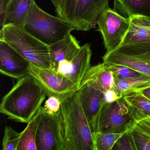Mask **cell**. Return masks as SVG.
I'll return each instance as SVG.
<instances>
[{
    "label": "cell",
    "instance_id": "obj_12",
    "mask_svg": "<svg viewBox=\"0 0 150 150\" xmlns=\"http://www.w3.org/2000/svg\"><path fill=\"white\" fill-rule=\"evenodd\" d=\"M30 63L5 41L0 40V72L19 79L30 74Z\"/></svg>",
    "mask_w": 150,
    "mask_h": 150
},
{
    "label": "cell",
    "instance_id": "obj_24",
    "mask_svg": "<svg viewBox=\"0 0 150 150\" xmlns=\"http://www.w3.org/2000/svg\"><path fill=\"white\" fill-rule=\"evenodd\" d=\"M137 150H150V137L134 127L131 130Z\"/></svg>",
    "mask_w": 150,
    "mask_h": 150
},
{
    "label": "cell",
    "instance_id": "obj_23",
    "mask_svg": "<svg viewBox=\"0 0 150 150\" xmlns=\"http://www.w3.org/2000/svg\"><path fill=\"white\" fill-rule=\"evenodd\" d=\"M108 66L110 71L112 72L115 79L134 78L143 74L133 69L123 66L112 65Z\"/></svg>",
    "mask_w": 150,
    "mask_h": 150
},
{
    "label": "cell",
    "instance_id": "obj_4",
    "mask_svg": "<svg viewBox=\"0 0 150 150\" xmlns=\"http://www.w3.org/2000/svg\"><path fill=\"white\" fill-rule=\"evenodd\" d=\"M0 40L9 44L32 64L50 69L49 46L30 35L23 27L6 24L0 30Z\"/></svg>",
    "mask_w": 150,
    "mask_h": 150
},
{
    "label": "cell",
    "instance_id": "obj_18",
    "mask_svg": "<svg viewBox=\"0 0 150 150\" xmlns=\"http://www.w3.org/2000/svg\"><path fill=\"white\" fill-rule=\"evenodd\" d=\"M150 87V76L143 74L138 77L115 79L113 89L119 97L125 92L140 90Z\"/></svg>",
    "mask_w": 150,
    "mask_h": 150
},
{
    "label": "cell",
    "instance_id": "obj_14",
    "mask_svg": "<svg viewBox=\"0 0 150 150\" xmlns=\"http://www.w3.org/2000/svg\"><path fill=\"white\" fill-rule=\"evenodd\" d=\"M86 83L91 84L104 93L113 88L115 79L108 66L103 63L88 68L82 79L80 86Z\"/></svg>",
    "mask_w": 150,
    "mask_h": 150
},
{
    "label": "cell",
    "instance_id": "obj_10",
    "mask_svg": "<svg viewBox=\"0 0 150 150\" xmlns=\"http://www.w3.org/2000/svg\"><path fill=\"white\" fill-rule=\"evenodd\" d=\"M59 112L56 114H50L43 106L38 112L36 121L38 150H63Z\"/></svg>",
    "mask_w": 150,
    "mask_h": 150
},
{
    "label": "cell",
    "instance_id": "obj_8",
    "mask_svg": "<svg viewBox=\"0 0 150 150\" xmlns=\"http://www.w3.org/2000/svg\"><path fill=\"white\" fill-rule=\"evenodd\" d=\"M137 123L126 103L120 97L111 103H104L102 106L96 119V134L124 133Z\"/></svg>",
    "mask_w": 150,
    "mask_h": 150
},
{
    "label": "cell",
    "instance_id": "obj_2",
    "mask_svg": "<svg viewBox=\"0 0 150 150\" xmlns=\"http://www.w3.org/2000/svg\"><path fill=\"white\" fill-rule=\"evenodd\" d=\"M47 94L30 74L18 79L2 98L0 112L9 119L28 123L38 112Z\"/></svg>",
    "mask_w": 150,
    "mask_h": 150
},
{
    "label": "cell",
    "instance_id": "obj_5",
    "mask_svg": "<svg viewBox=\"0 0 150 150\" xmlns=\"http://www.w3.org/2000/svg\"><path fill=\"white\" fill-rule=\"evenodd\" d=\"M23 28L26 31L48 46L66 37L75 30L58 16L51 15L35 2L31 6Z\"/></svg>",
    "mask_w": 150,
    "mask_h": 150
},
{
    "label": "cell",
    "instance_id": "obj_20",
    "mask_svg": "<svg viewBox=\"0 0 150 150\" xmlns=\"http://www.w3.org/2000/svg\"><path fill=\"white\" fill-rule=\"evenodd\" d=\"M122 12L127 17L139 15L150 18V0H123Z\"/></svg>",
    "mask_w": 150,
    "mask_h": 150
},
{
    "label": "cell",
    "instance_id": "obj_17",
    "mask_svg": "<svg viewBox=\"0 0 150 150\" xmlns=\"http://www.w3.org/2000/svg\"><path fill=\"white\" fill-rule=\"evenodd\" d=\"M35 0H9L6 15V24L24 26L30 9Z\"/></svg>",
    "mask_w": 150,
    "mask_h": 150
},
{
    "label": "cell",
    "instance_id": "obj_7",
    "mask_svg": "<svg viewBox=\"0 0 150 150\" xmlns=\"http://www.w3.org/2000/svg\"><path fill=\"white\" fill-rule=\"evenodd\" d=\"M102 59L107 65L123 66L150 76V41L121 45Z\"/></svg>",
    "mask_w": 150,
    "mask_h": 150
},
{
    "label": "cell",
    "instance_id": "obj_29",
    "mask_svg": "<svg viewBox=\"0 0 150 150\" xmlns=\"http://www.w3.org/2000/svg\"><path fill=\"white\" fill-rule=\"evenodd\" d=\"M119 98L120 97L118 96L117 94L113 88L105 91L103 94V100L104 102L107 103H111L116 100Z\"/></svg>",
    "mask_w": 150,
    "mask_h": 150
},
{
    "label": "cell",
    "instance_id": "obj_1",
    "mask_svg": "<svg viewBox=\"0 0 150 150\" xmlns=\"http://www.w3.org/2000/svg\"><path fill=\"white\" fill-rule=\"evenodd\" d=\"M59 115L63 150H96L95 138L81 105L79 90L62 101Z\"/></svg>",
    "mask_w": 150,
    "mask_h": 150
},
{
    "label": "cell",
    "instance_id": "obj_21",
    "mask_svg": "<svg viewBox=\"0 0 150 150\" xmlns=\"http://www.w3.org/2000/svg\"><path fill=\"white\" fill-rule=\"evenodd\" d=\"M124 133H96L95 139L96 150H112L118 139Z\"/></svg>",
    "mask_w": 150,
    "mask_h": 150
},
{
    "label": "cell",
    "instance_id": "obj_13",
    "mask_svg": "<svg viewBox=\"0 0 150 150\" xmlns=\"http://www.w3.org/2000/svg\"><path fill=\"white\" fill-rule=\"evenodd\" d=\"M79 92L81 105L95 138L96 119L102 106L105 103L104 92L88 83L80 86Z\"/></svg>",
    "mask_w": 150,
    "mask_h": 150
},
{
    "label": "cell",
    "instance_id": "obj_19",
    "mask_svg": "<svg viewBox=\"0 0 150 150\" xmlns=\"http://www.w3.org/2000/svg\"><path fill=\"white\" fill-rule=\"evenodd\" d=\"M38 112L28 123L24 130L20 134L16 150H38L36 144V121Z\"/></svg>",
    "mask_w": 150,
    "mask_h": 150
},
{
    "label": "cell",
    "instance_id": "obj_16",
    "mask_svg": "<svg viewBox=\"0 0 150 150\" xmlns=\"http://www.w3.org/2000/svg\"><path fill=\"white\" fill-rule=\"evenodd\" d=\"M123 100L137 123L150 117V100L140 90L125 92L122 96Z\"/></svg>",
    "mask_w": 150,
    "mask_h": 150
},
{
    "label": "cell",
    "instance_id": "obj_3",
    "mask_svg": "<svg viewBox=\"0 0 150 150\" xmlns=\"http://www.w3.org/2000/svg\"><path fill=\"white\" fill-rule=\"evenodd\" d=\"M50 69L70 79L80 87L86 73L90 67L91 45H80L70 33L63 40L49 46Z\"/></svg>",
    "mask_w": 150,
    "mask_h": 150
},
{
    "label": "cell",
    "instance_id": "obj_32",
    "mask_svg": "<svg viewBox=\"0 0 150 150\" xmlns=\"http://www.w3.org/2000/svg\"><path fill=\"white\" fill-rule=\"evenodd\" d=\"M63 0H51L55 8H57L62 3Z\"/></svg>",
    "mask_w": 150,
    "mask_h": 150
},
{
    "label": "cell",
    "instance_id": "obj_6",
    "mask_svg": "<svg viewBox=\"0 0 150 150\" xmlns=\"http://www.w3.org/2000/svg\"><path fill=\"white\" fill-rule=\"evenodd\" d=\"M109 0H63L56 8L58 17L76 30L88 31L100 13L109 6Z\"/></svg>",
    "mask_w": 150,
    "mask_h": 150
},
{
    "label": "cell",
    "instance_id": "obj_27",
    "mask_svg": "<svg viewBox=\"0 0 150 150\" xmlns=\"http://www.w3.org/2000/svg\"><path fill=\"white\" fill-rule=\"evenodd\" d=\"M9 0H0V30L4 28Z\"/></svg>",
    "mask_w": 150,
    "mask_h": 150
},
{
    "label": "cell",
    "instance_id": "obj_22",
    "mask_svg": "<svg viewBox=\"0 0 150 150\" xmlns=\"http://www.w3.org/2000/svg\"><path fill=\"white\" fill-rule=\"evenodd\" d=\"M21 133L17 132L12 127H5L2 142V150H16Z\"/></svg>",
    "mask_w": 150,
    "mask_h": 150
},
{
    "label": "cell",
    "instance_id": "obj_31",
    "mask_svg": "<svg viewBox=\"0 0 150 150\" xmlns=\"http://www.w3.org/2000/svg\"><path fill=\"white\" fill-rule=\"evenodd\" d=\"M140 90L144 96L150 100V87Z\"/></svg>",
    "mask_w": 150,
    "mask_h": 150
},
{
    "label": "cell",
    "instance_id": "obj_25",
    "mask_svg": "<svg viewBox=\"0 0 150 150\" xmlns=\"http://www.w3.org/2000/svg\"><path fill=\"white\" fill-rule=\"evenodd\" d=\"M137 150L131 133V130L122 134L118 139L112 150Z\"/></svg>",
    "mask_w": 150,
    "mask_h": 150
},
{
    "label": "cell",
    "instance_id": "obj_30",
    "mask_svg": "<svg viewBox=\"0 0 150 150\" xmlns=\"http://www.w3.org/2000/svg\"><path fill=\"white\" fill-rule=\"evenodd\" d=\"M114 6L115 9L118 8L120 11L123 12V0H114Z\"/></svg>",
    "mask_w": 150,
    "mask_h": 150
},
{
    "label": "cell",
    "instance_id": "obj_26",
    "mask_svg": "<svg viewBox=\"0 0 150 150\" xmlns=\"http://www.w3.org/2000/svg\"><path fill=\"white\" fill-rule=\"evenodd\" d=\"M61 100L55 96H50L45 102L43 106L48 113L56 114L59 113L61 108Z\"/></svg>",
    "mask_w": 150,
    "mask_h": 150
},
{
    "label": "cell",
    "instance_id": "obj_9",
    "mask_svg": "<svg viewBox=\"0 0 150 150\" xmlns=\"http://www.w3.org/2000/svg\"><path fill=\"white\" fill-rule=\"evenodd\" d=\"M96 23L102 36L106 53H108L122 43L129 29L130 19L108 6L99 15Z\"/></svg>",
    "mask_w": 150,
    "mask_h": 150
},
{
    "label": "cell",
    "instance_id": "obj_28",
    "mask_svg": "<svg viewBox=\"0 0 150 150\" xmlns=\"http://www.w3.org/2000/svg\"><path fill=\"white\" fill-rule=\"evenodd\" d=\"M135 127L150 137V117L137 123Z\"/></svg>",
    "mask_w": 150,
    "mask_h": 150
},
{
    "label": "cell",
    "instance_id": "obj_15",
    "mask_svg": "<svg viewBox=\"0 0 150 150\" xmlns=\"http://www.w3.org/2000/svg\"><path fill=\"white\" fill-rule=\"evenodd\" d=\"M129 17V26L121 45L150 41V18L139 15Z\"/></svg>",
    "mask_w": 150,
    "mask_h": 150
},
{
    "label": "cell",
    "instance_id": "obj_11",
    "mask_svg": "<svg viewBox=\"0 0 150 150\" xmlns=\"http://www.w3.org/2000/svg\"><path fill=\"white\" fill-rule=\"evenodd\" d=\"M30 74L45 91L47 96H55L61 101L79 88L70 79L51 69L30 64Z\"/></svg>",
    "mask_w": 150,
    "mask_h": 150
}]
</instances>
